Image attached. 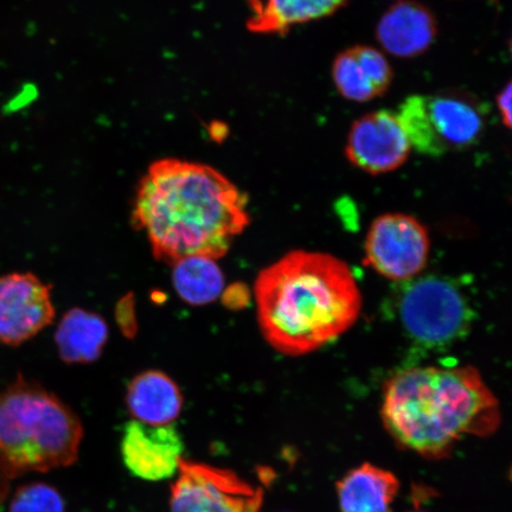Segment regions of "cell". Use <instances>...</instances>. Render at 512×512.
Masks as SVG:
<instances>
[{"label": "cell", "mask_w": 512, "mask_h": 512, "mask_svg": "<svg viewBox=\"0 0 512 512\" xmlns=\"http://www.w3.org/2000/svg\"><path fill=\"white\" fill-rule=\"evenodd\" d=\"M511 98H512V83L509 81L502 91L498 93L496 104L499 114L505 127L511 128Z\"/></svg>", "instance_id": "cell-20"}, {"label": "cell", "mask_w": 512, "mask_h": 512, "mask_svg": "<svg viewBox=\"0 0 512 512\" xmlns=\"http://www.w3.org/2000/svg\"><path fill=\"white\" fill-rule=\"evenodd\" d=\"M396 114L412 150L428 157H441L479 143L488 110L475 96L454 91L408 96Z\"/></svg>", "instance_id": "cell-5"}, {"label": "cell", "mask_w": 512, "mask_h": 512, "mask_svg": "<svg viewBox=\"0 0 512 512\" xmlns=\"http://www.w3.org/2000/svg\"><path fill=\"white\" fill-rule=\"evenodd\" d=\"M82 438L79 416L40 384L18 375L0 390V475L4 478L73 465Z\"/></svg>", "instance_id": "cell-4"}, {"label": "cell", "mask_w": 512, "mask_h": 512, "mask_svg": "<svg viewBox=\"0 0 512 512\" xmlns=\"http://www.w3.org/2000/svg\"><path fill=\"white\" fill-rule=\"evenodd\" d=\"M262 335L280 354L299 357L336 341L354 326L362 293L347 262L297 249L264 268L255 280Z\"/></svg>", "instance_id": "cell-2"}, {"label": "cell", "mask_w": 512, "mask_h": 512, "mask_svg": "<svg viewBox=\"0 0 512 512\" xmlns=\"http://www.w3.org/2000/svg\"><path fill=\"white\" fill-rule=\"evenodd\" d=\"M409 512H424V511H409Z\"/></svg>", "instance_id": "cell-21"}, {"label": "cell", "mask_w": 512, "mask_h": 512, "mask_svg": "<svg viewBox=\"0 0 512 512\" xmlns=\"http://www.w3.org/2000/svg\"><path fill=\"white\" fill-rule=\"evenodd\" d=\"M172 283L185 303L202 306L214 303L223 292L224 275L216 260L189 256L172 264Z\"/></svg>", "instance_id": "cell-18"}, {"label": "cell", "mask_w": 512, "mask_h": 512, "mask_svg": "<svg viewBox=\"0 0 512 512\" xmlns=\"http://www.w3.org/2000/svg\"><path fill=\"white\" fill-rule=\"evenodd\" d=\"M437 34V19L433 12L413 0H399L390 6L376 28V38L383 50L400 59H412L426 53Z\"/></svg>", "instance_id": "cell-12"}, {"label": "cell", "mask_w": 512, "mask_h": 512, "mask_svg": "<svg viewBox=\"0 0 512 512\" xmlns=\"http://www.w3.org/2000/svg\"><path fill=\"white\" fill-rule=\"evenodd\" d=\"M400 322L413 341L441 348L465 336L472 311L464 293L450 279L422 277L408 280L398 302Z\"/></svg>", "instance_id": "cell-6"}, {"label": "cell", "mask_w": 512, "mask_h": 512, "mask_svg": "<svg viewBox=\"0 0 512 512\" xmlns=\"http://www.w3.org/2000/svg\"><path fill=\"white\" fill-rule=\"evenodd\" d=\"M51 286L32 273L0 275V343L18 347L53 323Z\"/></svg>", "instance_id": "cell-9"}, {"label": "cell", "mask_w": 512, "mask_h": 512, "mask_svg": "<svg viewBox=\"0 0 512 512\" xmlns=\"http://www.w3.org/2000/svg\"><path fill=\"white\" fill-rule=\"evenodd\" d=\"M399 488V479L392 472L363 464L339 480V507L342 512H393Z\"/></svg>", "instance_id": "cell-16"}, {"label": "cell", "mask_w": 512, "mask_h": 512, "mask_svg": "<svg viewBox=\"0 0 512 512\" xmlns=\"http://www.w3.org/2000/svg\"><path fill=\"white\" fill-rule=\"evenodd\" d=\"M64 501L54 486L31 483L21 486L12 497L9 512H64Z\"/></svg>", "instance_id": "cell-19"}, {"label": "cell", "mask_w": 512, "mask_h": 512, "mask_svg": "<svg viewBox=\"0 0 512 512\" xmlns=\"http://www.w3.org/2000/svg\"><path fill=\"white\" fill-rule=\"evenodd\" d=\"M184 443L172 425L150 426L132 420L121 439V456L134 477L159 482L174 477L183 460Z\"/></svg>", "instance_id": "cell-11"}, {"label": "cell", "mask_w": 512, "mask_h": 512, "mask_svg": "<svg viewBox=\"0 0 512 512\" xmlns=\"http://www.w3.org/2000/svg\"><path fill=\"white\" fill-rule=\"evenodd\" d=\"M491 2H496V0H491Z\"/></svg>", "instance_id": "cell-22"}, {"label": "cell", "mask_w": 512, "mask_h": 512, "mask_svg": "<svg viewBox=\"0 0 512 512\" xmlns=\"http://www.w3.org/2000/svg\"><path fill=\"white\" fill-rule=\"evenodd\" d=\"M126 403L134 420L150 426H168L182 412L183 395L171 377L149 370L131 381Z\"/></svg>", "instance_id": "cell-14"}, {"label": "cell", "mask_w": 512, "mask_h": 512, "mask_svg": "<svg viewBox=\"0 0 512 512\" xmlns=\"http://www.w3.org/2000/svg\"><path fill=\"white\" fill-rule=\"evenodd\" d=\"M350 0H248L247 28L255 34L286 35L294 25L335 15Z\"/></svg>", "instance_id": "cell-15"}, {"label": "cell", "mask_w": 512, "mask_h": 512, "mask_svg": "<svg viewBox=\"0 0 512 512\" xmlns=\"http://www.w3.org/2000/svg\"><path fill=\"white\" fill-rule=\"evenodd\" d=\"M132 220L155 258H223L251 223L248 198L213 166L178 158L156 160L134 197Z\"/></svg>", "instance_id": "cell-1"}, {"label": "cell", "mask_w": 512, "mask_h": 512, "mask_svg": "<svg viewBox=\"0 0 512 512\" xmlns=\"http://www.w3.org/2000/svg\"><path fill=\"white\" fill-rule=\"evenodd\" d=\"M364 249L367 264L382 277L407 281L424 271L431 241L426 227L415 217L390 213L371 223Z\"/></svg>", "instance_id": "cell-8"}, {"label": "cell", "mask_w": 512, "mask_h": 512, "mask_svg": "<svg viewBox=\"0 0 512 512\" xmlns=\"http://www.w3.org/2000/svg\"><path fill=\"white\" fill-rule=\"evenodd\" d=\"M264 492L235 472L183 459L171 486V512H260Z\"/></svg>", "instance_id": "cell-7"}, {"label": "cell", "mask_w": 512, "mask_h": 512, "mask_svg": "<svg viewBox=\"0 0 512 512\" xmlns=\"http://www.w3.org/2000/svg\"><path fill=\"white\" fill-rule=\"evenodd\" d=\"M108 325L98 313L70 310L60 320L55 341L62 360L86 364L99 360L108 341Z\"/></svg>", "instance_id": "cell-17"}, {"label": "cell", "mask_w": 512, "mask_h": 512, "mask_svg": "<svg viewBox=\"0 0 512 512\" xmlns=\"http://www.w3.org/2000/svg\"><path fill=\"white\" fill-rule=\"evenodd\" d=\"M412 152L398 114L380 110L358 118L350 128L345 156L355 168L379 176L401 168Z\"/></svg>", "instance_id": "cell-10"}, {"label": "cell", "mask_w": 512, "mask_h": 512, "mask_svg": "<svg viewBox=\"0 0 512 512\" xmlns=\"http://www.w3.org/2000/svg\"><path fill=\"white\" fill-rule=\"evenodd\" d=\"M392 66L380 50L355 46L342 51L332 63V80L343 98L367 102L380 98L392 85Z\"/></svg>", "instance_id": "cell-13"}, {"label": "cell", "mask_w": 512, "mask_h": 512, "mask_svg": "<svg viewBox=\"0 0 512 512\" xmlns=\"http://www.w3.org/2000/svg\"><path fill=\"white\" fill-rule=\"evenodd\" d=\"M384 427L400 446L427 459L450 456L465 437H490L501 405L475 367H414L383 389Z\"/></svg>", "instance_id": "cell-3"}]
</instances>
